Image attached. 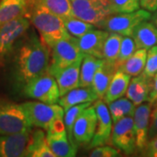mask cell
<instances>
[{"label":"cell","instance_id":"1","mask_svg":"<svg viewBox=\"0 0 157 157\" xmlns=\"http://www.w3.org/2000/svg\"><path fill=\"white\" fill-rule=\"evenodd\" d=\"M49 65L48 46L33 32L15 53L11 74L13 81L22 90L33 79L48 73Z\"/></svg>","mask_w":157,"mask_h":157},{"label":"cell","instance_id":"2","mask_svg":"<svg viewBox=\"0 0 157 157\" xmlns=\"http://www.w3.org/2000/svg\"><path fill=\"white\" fill-rule=\"evenodd\" d=\"M30 18L37 29L42 41L51 48L62 39L71 38L65 27L64 20L43 6L33 3L31 6Z\"/></svg>","mask_w":157,"mask_h":157},{"label":"cell","instance_id":"3","mask_svg":"<svg viewBox=\"0 0 157 157\" xmlns=\"http://www.w3.org/2000/svg\"><path fill=\"white\" fill-rule=\"evenodd\" d=\"M32 127L21 104L0 101V135L27 132Z\"/></svg>","mask_w":157,"mask_h":157},{"label":"cell","instance_id":"4","mask_svg":"<svg viewBox=\"0 0 157 157\" xmlns=\"http://www.w3.org/2000/svg\"><path fill=\"white\" fill-rule=\"evenodd\" d=\"M51 50L48 73L52 76H55L62 69L84 58V53L79 49L76 38L73 37L59 40L51 47Z\"/></svg>","mask_w":157,"mask_h":157},{"label":"cell","instance_id":"5","mask_svg":"<svg viewBox=\"0 0 157 157\" xmlns=\"http://www.w3.org/2000/svg\"><path fill=\"white\" fill-rule=\"evenodd\" d=\"M151 15L150 11L144 9L133 12L112 13L102 22L99 28L106 30L108 33L132 37L135 27L141 22L149 20Z\"/></svg>","mask_w":157,"mask_h":157},{"label":"cell","instance_id":"6","mask_svg":"<svg viewBox=\"0 0 157 157\" xmlns=\"http://www.w3.org/2000/svg\"><path fill=\"white\" fill-rule=\"evenodd\" d=\"M32 126L47 131L57 120L64 119L65 111L60 105L41 101H27L21 104Z\"/></svg>","mask_w":157,"mask_h":157},{"label":"cell","instance_id":"7","mask_svg":"<svg viewBox=\"0 0 157 157\" xmlns=\"http://www.w3.org/2000/svg\"><path fill=\"white\" fill-rule=\"evenodd\" d=\"M74 17L100 27L102 22L113 13L108 0H71Z\"/></svg>","mask_w":157,"mask_h":157},{"label":"cell","instance_id":"8","mask_svg":"<svg viewBox=\"0 0 157 157\" xmlns=\"http://www.w3.org/2000/svg\"><path fill=\"white\" fill-rule=\"evenodd\" d=\"M22 91L26 97L46 104H57L60 97L56 78L49 73L33 79Z\"/></svg>","mask_w":157,"mask_h":157},{"label":"cell","instance_id":"9","mask_svg":"<svg viewBox=\"0 0 157 157\" xmlns=\"http://www.w3.org/2000/svg\"><path fill=\"white\" fill-rule=\"evenodd\" d=\"M30 28V20L25 16L0 25V61L12 52L17 42Z\"/></svg>","mask_w":157,"mask_h":157},{"label":"cell","instance_id":"10","mask_svg":"<svg viewBox=\"0 0 157 157\" xmlns=\"http://www.w3.org/2000/svg\"><path fill=\"white\" fill-rule=\"evenodd\" d=\"M113 126L111 141L114 147L131 155L137 150L133 116L124 117Z\"/></svg>","mask_w":157,"mask_h":157},{"label":"cell","instance_id":"11","mask_svg":"<svg viewBox=\"0 0 157 157\" xmlns=\"http://www.w3.org/2000/svg\"><path fill=\"white\" fill-rule=\"evenodd\" d=\"M94 107L97 114L96 130L90 146L96 147L107 144L110 141L113 129V121L107 104L102 99L94 101Z\"/></svg>","mask_w":157,"mask_h":157},{"label":"cell","instance_id":"12","mask_svg":"<svg viewBox=\"0 0 157 157\" xmlns=\"http://www.w3.org/2000/svg\"><path fill=\"white\" fill-rule=\"evenodd\" d=\"M97 114L93 106L86 107L77 118L73 125V137L77 146H85L91 142L96 130Z\"/></svg>","mask_w":157,"mask_h":157},{"label":"cell","instance_id":"13","mask_svg":"<svg viewBox=\"0 0 157 157\" xmlns=\"http://www.w3.org/2000/svg\"><path fill=\"white\" fill-rule=\"evenodd\" d=\"M152 107L153 106L150 102H143L135 107L133 116L136 147L137 150L141 153H144L148 142V130Z\"/></svg>","mask_w":157,"mask_h":157},{"label":"cell","instance_id":"14","mask_svg":"<svg viewBox=\"0 0 157 157\" xmlns=\"http://www.w3.org/2000/svg\"><path fill=\"white\" fill-rule=\"evenodd\" d=\"M31 131L0 135V157L26 156Z\"/></svg>","mask_w":157,"mask_h":157},{"label":"cell","instance_id":"15","mask_svg":"<svg viewBox=\"0 0 157 157\" xmlns=\"http://www.w3.org/2000/svg\"><path fill=\"white\" fill-rule=\"evenodd\" d=\"M109 33L106 30L93 29L82 37L76 39L80 51L84 54H90L99 59H104V45Z\"/></svg>","mask_w":157,"mask_h":157},{"label":"cell","instance_id":"16","mask_svg":"<svg viewBox=\"0 0 157 157\" xmlns=\"http://www.w3.org/2000/svg\"><path fill=\"white\" fill-rule=\"evenodd\" d=\"M46 140L56 157H73L76 155L77 147L72 144L66 128L46 131Z\"/></svg>","mask_w":157,"mask_h":157},{"label":"cell","instance_id":"17","mask_svg":"<svg viewBox=\"0 0 157 157\" xmlns=\"http://www.w3.org/2000/svg\"><path fill=\"white\" fill-rule=\"evenodd\" d=\"M152 88L153 78L147 77L143 73H140L130 80L126 97L137 107L141 103L147 101Z\"/></svg>","mask_w":157,"mask_h":157},{"label":"cell","instance_id":"18","mask_svg":"<svg viewBox=\"0 0 157 157\" xmlns=\"http://www.w3.org/2000/svg\"><path fill=\"white\" fill-rule=\"evenodd\" d=\"M119 67L117 64L104 59L101 66L97 70L92 83V87L98 96V99H104L107 88L111 83L114 73Z\"/></svg>","mask_w":157,"mask_h":157},{"label":"cell","instance_id":"19","mask_svg":"<svg viewBox=\"0 0 157 157\" xmlns=\"http://www.w3.org/2000/svg\"><path fill=\"white\" fill-rule=\"evenodd\" d=\"M98 100V96L93 89L92 86H78L74 89L67 92L66 94L59 97L58 104L60 105L64 111H67L68 108L73 106L86 103L94 102Z\"/></svg>","mask_w":157,"mask_h":157},{"label":"cell","instance_id":"20","mask_svg":"<svg viewBox=\"0 0 157 157\" xmlns=\"http://www.w3.org/2000/svg\"><path fill=\"white\" fill-rule=\"evenodd\" d=\"M82 60L83 59L74 62L67 67L62 69L54 76L59 86L60 96L79 86V73Z\"/></svg>","mask_w":157,"mask_h":157},{"label":"cell","instance_id":"21","mask_svg":"<svg viewBox=\"0 0 157 157\" xmlns=\"http://www.w3.org/2000/svg\"><path fill=\"white\" fill-rule=\"evenodd\" d=\"M31 5L32 0H0V25L24 17Z\"/></svg>","mask_w":157,"mask_h":157},{"label":"cell","instance_id":"22","mask_svg":"<svg viewBox=\"0 0 157 157\" xmlns=\"http://www.w3.org/2000/svg\"><path fill=\"white\" fill-rule=\"evenodd\" d=\"M132 38L137 49L148 50L157 45V27L152 22L143 21L135 27Z\"/></svg>","mask_w":157,"mask_h":157},{"label":"cell","instance_id":"23","mask_svg":"<svg viewBox=\"0 0 157 157\" xmlns=\"http://www.w3.org/2000/svg\"><path fill=\"white\" fill-rule=\"evenodd\" d=\"M26 156L56 157L48 145L46 135L41 129H37L31 133Z\"/></svg>","mask_w":157,"mask_h":157},{"label":"cell","instance_id":"24","mask_svg":"<svg viewBox=\"0 0 157 157\" xmlns=\"http://www.w3.org/2000/svg\"><path fill=\"white\" fill-rule=\"evenodd\" d=\"M130 80V75L118 69L116 73H114L111 83L106 92V94L103 99L104 101L107 104H109L110 102L115 101L121 97H123L127 93Z\"/></svg>","mask_w":157,"mask_h":157},{"label":"cell","instance_id":"25","mask_svg":"<svg viewBox=\"0 0 157 157\" xmlns=\"http://www.w3.org/2000/svg\"><path fill=\"white\" fill-rule=\"evenodd\" d=\"M104 59H99L90 54H84L80 66L79 86H92L97 70L101 66Z\"/></svg>","mask_w":157,"mask_h":157},{"label":"cell","instance_id":"26","mask_svg":"<svg viewBox=\"0 0 157 157\" xmlns=\"http://www.w3.org/2000/svg\"><path fill=\"white\" fill-rule=\"evenodd\" d=\"M147 54V50L146 49H137L135 53L123 65H121L119 69L128 73L131 77L140 75L143 72L146 65Z\"/></svg>","mask_w":157,"mask_h":157},{"label":"cell","instance_id":"27","mask_svg":"<svg viewBox=\"0 0 157 157\" xmlns=\"http://www.w3.org/2000/svg\"><path fill=\"white\" fill-rule=\"evenodd\" d=\"M107 105L113 123L124 117L134 116L136 107L135 104L127 97H121Z\"/></svg>","mask_w":157,"mask_h":157},{"label":"cell","instance_id":"28","mask_svg":"<svg viewBox=\"0 0 157 157\" xmlns=\"http://www.w3.org/2000/svg\"><path fill=\"white\" fill-rule=\"evenodd\" d=\"M33 3H38L43 6L62 19L73 16L71 0H33Z\"/></svg>","mask_w":157,"mask_h":157},{"label":"cell","instance_id":"29","mask_svg":"<svg viewBox=\"0 0 157 157\" xmlns=\"http://www.w3.org/2000/svg\"><path fill=\"white\" fill-rule=\"evenodd\" d=\"M63 20L65 24V27L67 29L68 33L70 34V36L76 39L82 37L83 35L87 33L91 30L96 27L93 24L86 22L84 20L79 19L74 16L63 19Z\"/></svg>","mask_w":157,"mask_h":157},{"label":"cell","instance_id":"30","mask_svg":"<svg viewBox=\"0 0 157 157\" xmlns=\"http://www.w3.org/2000/svg\"><path fill=\"white\" fill-rule=\"evenodd\" d=\"M92 102H86V103H82V104H78L73 106L70 108H68L67 111H65V115H64V124H65V128L67 133L68 138L70 141L72 142V144L77 147L75 144L73 137V125L75 123L77 118L79 116V114L84 111L86 107L91 106Z\"/></svg>","mask_w":157,"mask_h":157},{"label":"cell","instance_id":"31","mask_svg":"<svg viewBox=\"0 0 157 157\" xmlns=\"http://www.w3.org/2000/svg\"><path fill=\"white\" fill-rule=\"evenodd\" d=\"M122 38L123 36L121 34L109 33V35L104 45V51H103L104 59L116 63Z\"/></svg>","mask_w":157,"mask_h":157},{"label":"cell","instance_id":"32","mask_svg":"<svg viewBox=\"0 0 157 157\" xmlns=\"http://www.w3.org/2000/svg\"><path fill=\"white\" fill-rule=\"evenodd\" d=\"M136 50H137V48H136L134 39L129 36H123L122 40H121V44L120 52L118 55L117 61H116L118 67H120L121 65H123L124 63L135 53Z\"/></svg>","mask_w":157,"mask_h":157},{"label":"cell","instance_id":"33","mask_svg":"<svg viewBox=\"0 0 157 157\" xmlns=\"http://www.w3.org/2000/svg\"><path fill=\"white\" fill-rule=\"evenodd\" d=\"M113 13L133 12L140 9V0H108Z\"/></svg>","mask_w":157,"mask_h":157},{"label":"cell","instance_id":"34","mask_svg":"<svg viewBox=\"0 0 157 157\" xmlns=\"http://www.w3.org/2000/svg\"><path fill=\"white\" fill-rule=\"evenodd\" d=\"M141 73L149 78H154L157 73V45L147 50L146 65Z\"/></svg>","mask_w":157,"mask_h":157},{"label":"cell","instance_id":"35","mask_svg":"<svg viewBox=\"0 0 157 157\" xmlns=\"http://www.w3.org/2000/svg\"><path fill=\"white\" fill-rule=\"evenodd\" d=\"M120 155L119 151L110 146H99L92 151L91 157H117Z\"/></svg>","mask_w":157,"mask_h":157},{"label":"cell","instance_id":"36","mask_svg":"<svg viewBox=\"0 0 157 157\" xmlns=\"http://www.w3.org/2000/svg\"><path fill=\"white\" fill-rule=\"evenodd\" d=\"M153 110L150 113L149 130H148V141L157 135V103L153 106Z\"/></svg>","mask_w":157,"mask_h":157},{"label":"cell","instance_id":"37","mask_svg":"<svg viewBox=\"0 0 157 157\" xmlns=\"http://www.w3.org/2000/svg\"><path fill=\"white\" fill-rule=\"evenodd\" d=\"M143 154L146 156L157 157V135L147 142L146 149Z\"/></svg>","mask_w":157,"mask_h":157},{"label":"cell","instance_id":"38","mask_svg":"<svg viewBox=\"0 0 157 157\" xmlns=\"http://www.w3.org/2000/svg\"><path fill=\"white\" fill-rule=\"evenodd\" d=\"M140 5L144 10L150 12L157 10V0H140Z\"/></svg>","mask_w":157,"mask_h":157},{"label":"cell","instance_id":"39","mask_svg":"<svg viewBox=\"0 0 157 157\" xmlns=\"http://www.w3.org/2000/svg\"><path fill=\"white\" fill-rule=\"evenodd\" d=\"M147 101L151 103L152 106H155L157 103V73L153 78V88Z\"/></svg>","mask_w":157,"mask_h":157},{"label":"cell","instance_id":"40","mask_svg":"<svg viewBox=\"0 0 157 157\" xmlns=\"http://www.w3.org/2000/svg\"><path fill=\"white\" fill-rule=\"evenodd\" d=\"M150 19H151L152 23L157 27V10L154 11V13L151 15V18Z\"/></svg>","mask_w":157,"mask_h":157}]
</instances>
